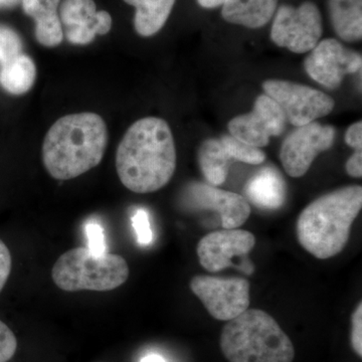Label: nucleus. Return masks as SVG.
Returning <instances> with one entry per match:
<instances>
[{
    "label": "nucleus",
    "mask_w": 362,
    "mask_h": 362,
    "mask_svg": "<svg viewBox=\"0 0 362 362\" xmlns=\"http://www.w3.org/2000/svg\"><path fill=\"white\" fill-rule=\"evenodd\" d=\"M263 88L296 127L327 116L335 106L334 100L325 93L289 81L267 80Z\"/></svg>",
    "instance_id": "nucleus-8"
},
{
    "label": "nucleus",
    "mask_w": 362,
    "mask_h": 362,
    "mask_svg": "<svg viewBox=\"0 0 362 362\" xmlns=\"http://www.w3.org/2000/svg\"><path fill=\"white\" fill-rule=\"evenodd\" d=\"M140 362H166V361L163 357L157 356V354H149V356L143 357Z\"/></svg>",
    "instance_id": "nucleus-32"
},
{
    "label": "nucleus",
    "mask_w": 362,
    "mask_h": 362,
    "mask_svg": "<svg viewBox=\"0 0 362 362\" xmlns=\"http://www.w3.org/2000/svg\"><path fill=\"white\" fill-rule=\"evenodd\" d=\"M189 285L195 296L216 320H232L247 310L251 303V285L247 279L199 275L190 280Z\"/></svg>",
    "instance_id": "nucleus-7"
},
{
    "label": "nucleus",
    "mask_w": 362,
    "mask_h": 362,
    "mask_svg": "<svg viewBox=\"0 0 362 362\" xmlns=\"http://www.w3.org/2000/svg\"><path fill=\"white\" fill-rule=\"evenodd\" d=\"M277 4L278 0H226L221 16L233 25L259 28L273 18Z\"/></svg>",
    "instance_id": "nucleus-17"
},
{
    "label": "nucleus",
    "mask_w": 362,
    "mask_h": 362,
    "mask_svg": "<svg viewBox=\"0 0 362 362\" xmlns=\"http://www.w3.org/2000/svg\"><path fill=\"white\" fill-rule=\"evenodd\" d=\"M64 37L74 45H89L97 35L111 30L112 18L105 11H97L94 0H65L59 7Z\"/></svg>",
    "instance_id": "nucleus-14"
},
{
    "label": "nucleus",
    "mask_w": 362,
    "mask_h": 362,
    "mask_svg": "<svg viewBox=\"0 0 362 362\" xmlns=\"http://www.w3.org/2000/svg\"><path fill=\"white\" fill-rule=\"evenodd\" d=\"M20 0H0V8H9L16 6Z\"/></svg>",
    "instance_id": "nucleus-33"
},
{
    "label": "nucleus",
    "mask_w": 362,
    "mask_h": 362,
    "mask_svg": "<svg viewBox=\"0 0 362 362\" xmlns=\"http://www.w3.org/2000/svg\"><path fill=\"white\" fill-rule=\"evenodd\" d=\"M108 129L92 112L70 114L52 124L42 142V163L57 180H70L96 168L103 160Z\"/></svg>",
    "instance_id": "nucleus-2"
},
{
    "label": "nucleus",
    "mask_w": 362,
    "mask_h": 362,
    "mask_svg": "<svg viewBox=\"0 0 362 362\" xmlns=\"http://www.w3.org/2000/svg\"><path fill=\"white\" fill-rule=\"evenodd\" d=\"M323 33L322 16L313 2H304L297 8L283 6L278 9L271 30L276 45L295 54L312 51Z\"/></svg>",
    "instance_id": "nucleus-6"
},
{
    "label": "nucleus",
    "mask_w": 362,
    "mask_h": 362,
    "mask_svg": "<svg viewBox=\"0 0 362 362\" xmlns=\"http://www.w3.org/2000/svg\"><path fill=\"white\" fill-rule=\"evenodd\" d=\"M20 35L6 25H0V66L23 54Z\"/></svg>",
    "instance_id": "nucleus-23"
},
{
    "label": "nucleus",
    "mask_w": 362,
    "mask_h": 362,
    "mask_svg": "<svg viewBox=\"0 0 362 362\" xmlns=\"http://www.w3.org/2000/svg\"><path fill=\"white\" fill-rule=\"evenodd\" d=\"M132 225L137 235L138 243L142 246H148L151 244L153 235L150 226L148 213L144 209H138L132 216Z\"/></svg>",
    "instance_id": "nucleus-24"
},
{
    "label": "nucleus",
    "mask_w": 362,
    "mask_h": 362,
    "mask_svg": "<svg viewBox=\"0 0 362 362\" xmlns=\"http://www.w3.org/2000/svg\"><path fill=\"white\" fill-rule=\"evenodd\" d=\"M136 8L134 28L138 35H156L168 21L176 0H124Z\"/></svg>",
    "instance_id": "nucleus-19"
},
{
    "label": "nucleus",
    "mask_w": 362,
    "mask_h": 362,
    "mask_svg": "<svg viewBox=\"0 0 362 362\" xmlns=\"http://www.w3.org/2000/svg\"><path fill=\"white\" fill-rule=\"evenodd\" d=\"M220 140L232 160L244 162L252 165H258L265 161V152L259 147L240 141L232 135L223 136Z\"/></svg>",
    "instance_id": "nucleus-22"
},
{
    "label": "nucleus",
    "mask_w": 362,
    "mask_h": 362,
    "mask_svg": "<svg viewBox=\"0 0 362 362\" xmlns=\"http://www.w3.org/2000/svg\"><path fill=\"white\" fill-rule=\"evenodd\" d=\"M245 194L247 201L258 209L275 211L285 204L287 190L284 177L275 168L261 169L247 181Z\"/></svg>",
    "instance_id": "nucleus-15"
},
{
    "label": "nucleus",
    "mask_w": 362,
    "mask_h": 362,
    "mask_svg": "<svg viewBox=\"0 0 362 362\" xmlns=\"http://www.w3.org/2000/svg\"><path fill=\"white\" fill-rule=\"evenodd\" d=\"M86 235L88 238V249L93 254L103 255L107 252L106 240L103 228L97 223H87L85 226Z\"/></svg>",
    "instance_id": "nucleus-26"
},
{
    "label": "nucleus",
    "mask_w": 362,
    "mask_h": 362,
    "mask_svg": "<svg viewBox=\"0 0 362 362\" xmlns=\"http://www.w3.org/2000/svg\"><path fill=\"white\" fill-rule=\"evenodd\" d=\"M37 78V66L25 54L6 62L0 66V86L14 96H21L32 89Z\"/></svg>",
    "instance_id": "nucleus-20"
},
{
    "label": "nucleus",
    "mask_w": 362,
    "mask_h": 362,
    "mask_svg": "<svg viewBox=\"0 0 362 362\" xmlns=\"http://www.w3.org/2000/svg\"><path fill=\"white\" fill-rule=\"evenodd\" d=\"M59 2L61 0H23V11L35 21V39L45 47H58L64 40L58 13Z\"/></svg>",
    "instance_id": "nucleus-16"
},
{
    "label": "nucleus",
    "mask_w": 362,
    "mask_h": 362,
    "mask_svg": "<svg viewBox=\"0 0 362 362\" xmlns=\"http://www.w3.org/2000/svg\"><path fill=\"white\" fill-rule=\"evenodd\" d=\"M197 2L204 8H216V7L223 6L226 0H197Z\"/></svg>",
    "instance_id": "nucleus-31"
},
{
    "label": "nucleus",
    "mask_w": 362,
    "mask_h": 362,
    "mask_svg": "<svg viewBox=\"0 0 362 362\" xmlns=\"http://www.w3.org/2000/svg\"><path fill=\"white\" fill-rule=\"evenodd\" d=\"M345 142L349 146L356 150L362 148V122L352 124L345 134Z\"/></svg>",
    "instance_id": "nucleus-29"
},
{
    "label": "nucleus",
    "mask_w": 362,
    "mask_h": 362,
    "mask_svg": "<svg viewBox=\"0 0 362 362\" xmlns=\"http://www.w3.org/2000/svg\"><path fill=\"white\" fill-rule=\"evenodd\" d=\"M175 138L165 120L146 117L126 131L116 152L121 183L135 194H151L165 187L176 169Z\"/></svg>",
    "instance_id": "nucleus-1"
},
{
    "label": "nucleus",
    "mask_w": 362,
    "mask_h": 362,
    "mask_svg": "<svg viewBox=\"0 0 362 362\" xmlns=\"http://www.w3.org/2000/svg\"><path fill=\"white\" fill-rule=\"evenodd\" d=\"M197 158L202 175L209 185L218 187L225 182L232 158L220 139H207L202 142Z\"/></svg>",
    "instance_id": "nucleus-21"
},
{
    "label": "nucleus",
    "mask_w": 362,
    "mask_h": 362,
    "mask_svg": "<svg viewBox=\"0 0 362 362\" xmlns=\"http://www.w3.org/2000/svg\"><path fill=\"white\" fill-rule=\"evenodd\" d=\"M350 343L352 349L359 357L362 356V304L359 302L351 316Z\"/></svg>",
    "instance_id": "nucleus-27"
},
{
    "label": "nucleus",
    "mask_w": 362,
    "mask_h": 362,
    "mask_svg": "<svg viewBox=\"0 0 362 362\" xmlns=\"http://www.w3.org/2000/svg\"><path fill=\"white\" fill-rule=\"evenodd\" d=\"M362 207V187H345L324 194L298 218L299 244L319 259L337 256L349 244L352 225Z\"/></svg>",
    "instance_id": "nucleus-3"
},
{
    "label": "nucleus",
    "mask_w": 362,
    "mask_h": 362,
    "mask_svg": "<svg viewBox=\"0 0 362 362\" xmlns=\"http://www.w3.org/2000/svg\"><path fill=\"white\" fill-rule=\"evenodd\" d=\"M221 350L230 362H293L294 345L277 321L263 310L247 309L223 326Z\"/></svg>",
    "instance_id": "nucleus-4"
},
{
    "label": "nucleus",
    "mask_w": 362,
    "mask_h": 362,
    "mask_svg": "<svg viewBox=\"0 0 362 362\" xmlns=\"http://www.w3.org/2000/svg\"><path fill=\"white\" fill-rule=\"evenodd\" d=\"M18 349V339L13 330L0 320V362H7L13 358Z\"/></svg>",
    "instance_id": "nucleus-25"
},
{
    "label": "nucleus",
    "mask_w": 362,
    "mask_h": 362,
    "mask_svg": "<svg viewBox=\"0 0 362 362\" xmlns=\"http://www.w3.org/2000/svg\"><path fill=\"white\" fill-rule=\"evenodd\" d=\"M11 265H13V259H11V252L4 242L0 240V292L4 289L11 276Z\"/></svg>",
    "instance_id": "nucleus-28"
},
{
    "label": "nucleus",
    "mask_w": 362,
    "mask_h": 362,
    "mask_svg": "<svg viewBox=\"0 0 362 362\" xmlns=\"http://www.w3.org/2000/svg\"><path fill=\"white\" fill-rule=\"evenodd\" d=\"M287 119L272 98L259 95L250 113L235 117L228 123L230 135L255 147H265L272 136L282 134Z\"/></svg>",
    "instance_id": "nucleus-11"
},
{
    "label": "nucleus",
    "mask_w": 362,
    "mask_h": 362,
    "mask_svg": "<svg viewBox=\"0 0 362 362\" xmlns=\"http://www.w3.org/2000/svg\"><path fill=\"white\" fill-rule=\"evenodd\" d=\"M330 20L340 39L358 42L362 37V0H328Z\"/></svg>",
    "instance_id": "nucleus-18"
},
{
    "label": "nucleus",
    "mask_w": 362,
    "mask_h": 362,
    "mask_svg": "<svg viewBox=\"0 0 362 362\" xmlns=\"http://www.w3.org/2000/svg\"><path fill=\"white\" fill-rule=\"evenodd\" d=\"M190 209L216 211L223 228H239L251 214V206L243 195L202 182H192L185 192Z\"/></svg>",
    "instance_id": "nucleus-12"
},
{
    "label": "nucleus",
    "mask_w": 362,
    "mask_h": 362,
    "mask_svg": "<svg viewBox=\"0 0 362 362\" xmlns=\"http://www.w3.org/2000/svg\"><path fill=\"white\" fill-rule=\"evenodd\" d=\"M347 173L352 177L361 178L362 176V152L356 150L346 162Z\"/></svg>",
    "instance_id": "nucleus-30"
},
{
    "label": "nucleus",
    "mask_w": 362,
    "mask_h": 362,
    "mask_svg": "<svg viewBox=\"0 0 362 362\" xmlns=\"http://www.w3.org/2000/svg\"><path fill=\"white\" fill-rule=\"evenodd\" d=\"M310 52L304 61L305 70L328 89H337L345 76L361 71V54L346 49L337 40H323Z\"/></svg>",
    "instance_id": "nucleus-10"
},
{
    "label": "nucleus",
    "mask_w": 362,
    "mask_h": 362,
    "mask_svg": "<svg viewBox=\"0 0 362 362\" xmlns=\"http://www.w3.org/2000/svg\"><path fill=\"white\" fill-rule=\"evenodd\" d=\"M129 266L120 255H95L88 247H74L59 257L52 278L66 292H106L122 286L129 278Z\"/></svg>",
    "instance_id": "nucleus-5"
},
{
    "label": "nucleus",
    "mask_w": 362,
    "mask_h": 362,
    "mask_svg": "<svg viewBox=\"0 0 362 362\" xmlns=\"http://www.w3.org/2000/svg\"><path fill=\"white\" fill-rule=\"evenodd\" d=\"M256 238L249 230L223 228L204 235L197 247V254L202 268L216 273L235 266V257L247 256L254 249Z\"/></svg>",
    "instance_id": "nucleus-13"
},
{
    "label": "nucleus",
    "mask_w": 362,
    "mask_h": 362,
    "mask_svg": "<svg viewBox=\"0 0 362 362\" xmlns=\"http://www.w3.org/2000/svg\"><path fill=\"white\" fill-rule=\"evenodd\" d=\"M332 126L311 122L300 126L288 136L280 150V160L292 177H302L321 152L331 148L334 142Z\"/></svg>",
    "instance_id": "nucleus-9"
}]
</instances>
